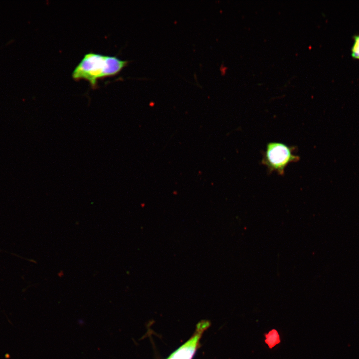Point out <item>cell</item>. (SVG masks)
I'll list each match as a JSON object with an SVG mask.
<instances>
[{
	"label": "cell",
	"instance_id": "obj_4",
	"mask_svg": "<svg viewBox=\"0 0 359 359\" xmlns=\"http://www.w3.org/2000/svg\"><path fill=\"white\" fill-rule=\"evenodd\" d=\"M353 39L354 42L351 49L352 56L355 59H359V34L354 35Z\"/></svg>",
	"mask_w": 359,
	"mask_h": 359
},
{
	"label": "cell",
	"instance_id": "obj_2",
	"mask_svg": "<svg viewBox=\"0 0 359 359\" xmlns=\"http://www.w3.org/2000/svg\"><path fill=\"white\" fill-rule=\"evenodd\" d=\"M295 150V147L282 143L269 142L263 153L262 164L267 168L268 172H275L282 176L289 164L300 160V157L294 154Z\"/></svg>",
	"mask_w": 359,
	"mask_h": 359
},
{
	"label": "cell",
	"instance_id": "obj_1",
	"mask_svg": "<svg viewBox=\"0 0 359 359\" xmlns=\"http://www.w3.org/2000/svg\"><path fill=\"white\" fill-rule=\"evenodd\" d=\"M128 63V61L115 56L89 52L84 56L74 68L72 76L75 80L87 81L95 89L98 80L118 74Z\"/></svg>",
	"mask_w": 359,
	"mask_h": 359
},
{
	"label": "cell",
	"instance_id": "obj_3",
	"mask_svg": "<svg viewBox=\"0 0 359 359\" xmlns=\"http://www.w3.org/2000/svg\"><path fill=\"white\" fill-rule=\"evenodd\" d=\"M265 337V342L270 348H272L280 342V336L277 331L275 330L271 331Z\"/></svg>",
	"mask_w": 359,
	"mask_h": 359
}]
</instances>
